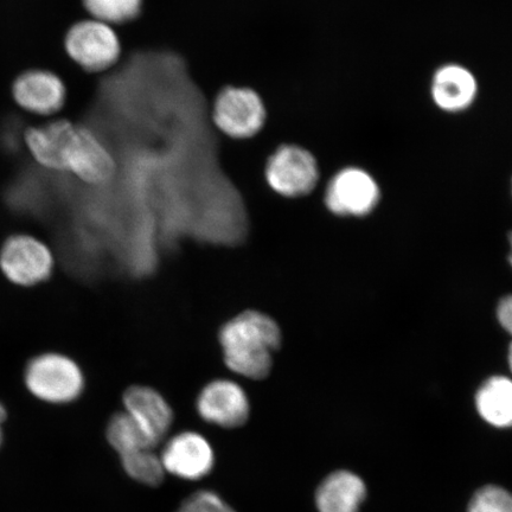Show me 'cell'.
<instances>
[{
  "label": "cell",
  "mask_w": 512,
  "mask_h": 512,
  "mask_svg": "<svg viewBox=\"0 0 512 512\" xmlns=\"http://www.w3.org/2000/svg\"><path fill=\"white\" fill-rule=\"evenodd\" d=\"M217 341L223 366L229 373L243 380L262 382L272 374L284 334L272 316L248 309L221 325Z\"/></svg>",
  "instance_id": "1"
},
{
  "label": "cell",
  "mask_w": 512,
  "mask_h": 512,
  "mask_svg": "<svg viewBox=\"0 0 512 512\" xmlns=\"http://www.w3.org/2000/svg\"><path fill=\"white\" fill-rule=\"evenodd\" d=\"M24 386L32 398L49 406H68L86 388L80 364L62 352H42L30 358L24 369Z\"/></svg>",
  "instance_id": "2"
},
{
  "label": "cell",
  "mask_w": 512,
  "mask_h": 512,
  "mask_svg": "<svg viewBox=\"0 0 512 512\" xmlns=\"http://www.w3.org/2000/svg\"><path fill=\"white\" fill-rule=\"evenodd\" d=\"M62 49L74 67L95 76L110 72L123 55L114 27L91 17L69 25L62 38Z\"/></svg>",
  "instance_id": "3"
},
{
  "label": "cell",
  "mask_w": 512,
  "mask_h": 512,
  "mask_svg": "<svg viewBox=\"0 0 512 512\" xmlns=\"http://www.w3.org/2000/svg\"><path fill=\"white\" fill-rule=\"evenodd\" d=\"M265 179L275 195L285 200H300L318 187V159L303 146L281 145L267 160Z\"/></svg>",
  "instance_id": "4"
},
{
  "label": "cell",
  "mask_w": 512,
  "mask_h": 512,
  "mask_svg": "<svg viewBox=\"0 0 512 512\" xmlns=\"http://www.w3.org/2000/svg\"><path fill=\"white\" fill-rule=\"evenodd\" d=\"M55 268L53 249L34 235H11L0 248V272L17 287L31 288L46 283Z\"/></svg>",
  "instance_id": "5"
},
{
  "label": "cell",
  "mask_w": 512,
  "mask_h": 512,
  "mask_svg": "<svg viewBox=\"0 0 512 512\" xmlns=\"http://www.w3.org/2000/svg\"><path fill=\"white\" fill-rule=\"evenodd\" d=\"M267 112L261 96L247 87L228 86L216 95L211 120L223 136L252 139L266 124Z\"/></svg>",
  "instance_id": "6"
},
{
  "label": "cell",
  "mask_w": 512,
  "mask_h": 512,
  "mask_svg": "<svg viewBox=\"0 0 512 512\" xmlns=\"http://www.w3.org/2000/svg\"><path fill=\"white\" fill-rule=\"evenodd\" d=\"M117 160L93 128L78 123L70 143L66 175L87 188H104L117 176Z\"/></svg>",
  "instance_id": "7"
},
{
  "label": "cell",
  "mask_w": 512,
  "mask_h": 512,
  "mask_svg": "<svg viewBox=\"0 0 512 512\" xmlns=\"http://www.w3.org/2000/svg\"><path fill=\"white\" fill-rule=\"evenodd\" d=\"M68 96L67 82L46 68L24 70L11 83V98L19 110L38 118H56L66 108Z\"/></svg>",
  "instance_id": "8"
},
{
  "label": "cell",
  "mask_w": 512,
  "mask_h": 512,
  "mask_svg": "<svg viewBox=\"0 0 512 512\" xmlns=\"http://www.w3.org/2000/svg\"><path fill=\"white\" fill-rule=\"evenodd\" d=\"M195 406L203 421L224 430L245 426L252 411L246 388L228 377H217L204 384Z\"/></svg>",
  "instance_id": "9"
},
{
  "label": "cell",
  "mask_w": 512,
  "mask_h": 512,
  "mask_svg": "<svg viewBox=\"0 0 512 512\" xmlns=\"http://www.w3.org/2000/svg\"><path fill=\"white\" fill-rule=\"evenodd\" d=\"M380 201V188L368 172L343 169L326 185L324 203L337 216H366Z\"/></svg>",
  "instance_id": "10"
},
{
  "label": "cell",
  "mask_w": 512,
  "mask_h": 512,
  "mask_svg": "<svg viewBox=\"0 0 512 512\" xmlns=\"http://www.w3.org/2000/svg\"><path fill=\"white\" fill-rule=\"evenodd\" d=\"M121 403L153 447L162 443L175 420L174 409L163 393L146 384H131L121 395Z\"/></svg>",
  "instance_id": "11"
},
{
  "label": "cell",
  "mask_w": 512,
  "mask_h": 512,
  "mask_svg": "<svg viewBox=\"0 0 512 512\" xmlns=\"http://www.w3.org/2000/svg\"><path fill=\"white\" fill-rule=\"evenodd\" d=\"M76 127V121L57 117L46 124L30 126L23 136L25 149L41 169L66 174L68 150Z\"/></svg>",
  "instance_id": "12"
},
{
  "label": "cell",
  "mask_w": 512,
  "mask_h": 512,
  "mask_svg": "<svg viewBox=\"0 0 512 512\" xmlns=\"http://www.w3.org/2000/svg\"><path fill=\"white\" fill-rule=\"evenodd\" d=\"M160 459L166 473L185 480H198L213 470L215 454L207 438L187 431L176 434L166 443Z\"/></svg>",
  "instance_id": "13"
},
{
  "label": "cell",
  "mask_w": 512,
  "mask_h": 512,
  "mask_svg": "<svg viewBox=\"0 0 512 512\" xmlns=\"http://www.w3.org/2000/svg\"><path fill=\"white\" fill-rule=\"evenodd\" d=\"M477 94V81L464 67L445 66L434 75L432 96L435 104L447 112H459L469 107Z\"/></svg>",
  "instance_id": "14"
},
{
  "label": "cell",
  "mask_w": 512,
  "mask_h": 512,
  "mask_svg": "<svg viewBox=\"0 0 512 512\" xmlns=\"http://www.w3.org/2000/svg\"><path fill=\"white\" fill-rule=\"evenodd\" d=\"M366 495V485L360 477L337 471L320 484L316 504L319 512H358Z\"/></svg>",
  "instance_id": "15"
},
{
  "label": "cell",
  "mask_w": 512,
  "mask_h": 512,
  "mask_svg": "<svg viewBox=\"0 0 512 512\" xmlns=\"http://www.w3.org/2000/svg\"><path fill=\"white\" fill-rule=\"evenodd\" d=\"M476 407L483 420L497 428L512 427V380L494 376L483 383L476 395Z\"/></svg>",
  "instance_id": "16"
},
{
  "label": "cell",
  "mask_w": 512,
  "mask_h": 512,
  "mask_svg": "<svg viewBox=\"0 0 512 512\" xmlns=\"http://www.w3.org/2000/svg\"><path fill=\"white\" fill-rule=\"evenodd\" d=\"M106 438L119 457L142 450H155L142 428L124 409L115 412L108 420Z\"/></svg>",
  "instance_id": "17"
},
{
  "label": "cell",
  "mask_w": 512,
  "mask_h": 512,
  "mask_svg": "<svg viewBox=\"0 0 512 512\" xmlns=\"http://www.w3.org/2000/svg\"><path fill=\"white\" fill-rule=\"evenodd\" d=\"M87 17L117 28L136 21L142 14L143 0H81Z\"/></svg>",
  "instance_id": "18"
},
{
  "label": "cell",
  "mask_w": 512,
  "mask_h": 512,
  "mask_svg": "<svg viewBox=\"0 0 512 512\" xmlns=\"http://www.w3.org/2000/svg\"><path fill=\"white\" fill-rule=\"evenodd\" d=\"M128 476L147 486L163 483L166 472L162 459L153 450H142L120 457Z\"/></svg>",
  "instance_id": "19"
},
{
  "label": "cell",
  "mask_w": 512,
  "mask_h": 512,
  "mask_svg": "<svg viewBox=\"0 0 512 512\" xmlns=\"http://www.w3.org/2000/svg\"><path fill=\"white\" fill-rule=\"evenodd\" d=\"M469 512H512V494L499 486H485L473 496Z\"/></svg>",
  "instance_id": "20"
},
{
  "label": "cell",
  "mask_w": 512,
  "mask_h": 512,
  "mask_svg": "<svg viewBox=\"0 0 512 512\" xmlns=\"http://www.w3.org/2000/svg\"><path fill=\"white\" fill-rule=\"evenodd\" d=\"M176 512H236L223 499L211 491H198L182 503Z\"/></svg>",
  "instance_id": "21"
},
{
  "label": "cell",
  "mask_w": 512,
  "mask_h": 512,
  "mask_svg": "<svg viewBox=\"0 0 512 512\" xmlns=\"http://www.w3.org/2000/svg\"><path fill=\"white\" fill-rule=\"evenodd\" d=\"M497 319L502 328L512 336V296L504 297L497 306Z\"/></svg>",
  "instance_id": "22"
},
{
  "label": "cell",
  "mask_w": 512,
  "mask_h": 512,
  "mask_svg": "<svg viewBox=\"0 0 512 512\" xmlns=\"http://www.w3.org/2000/svg\"><path fill=\"white\" fill-rule=\"evenodd\" d=\"M6 420H8V412H6V408L3 405V403L0 402V448H2V446L4 444V439H5L4 426H5Z\"/></svg>",
  "instance_id": "23"
},
{
  "label": "cell",
  "mask_w": 512,
  "mask_h": 512,
  "mask_svg": "<svg viewBox=\"0 0 512 512\" xmlns=\"http://www.w3.org/2000/svg\"><path fill=\"white\" fill-rule=\"evenodd\" d=\"M508 362H509V367H510V370L512 373V343L510 344V347H509Z\"/></svg>",
  "instance_id": "24"
},
{
  "label": "cell",
  "mask_w": 512,
  "mask_h": 512,
  "mask_svg": "<svg viewBox=\"0 0 512 512\" xmlns=\"http://www.w3.org/2000/svg\"><path fill=\"white\" fill-rule=\"evenodd\" d=\"M509 242H510V254H509V262L512 266V233L509 235Z\"/></svg>",
  "instance_id": "25"
}]
</instances>
